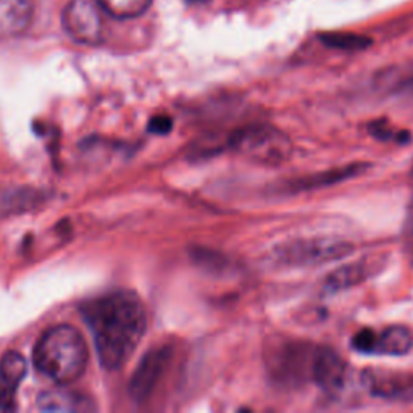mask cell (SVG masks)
Segmentation results:
<instances>
[{"instance_id":"cell-1","label":"cell","mask_w":413,"mask_h":413,"mask_svg":"<svg viewBox=\"0 0 413 413\" xmlns=\"http://www.w3.org/2000/svg\"><path fill=\"white\" fill-rule=\"evenodd\" d=\"M94 336L97 356L107 370H118L143 341L147 313L143 300L131 291L102 295L81 307Z\"/></svg>"},{"instance_id":"cell-2","label":"cell","mask_w":413,"mask_h":413,"mask_svg":"<svg viewBox=\"0 0 413 413\" xmlns=\"http://www.w3.org/2000/svg\"><path fill=\"white\" fill-rule=\"evenodd\" d=\"M89 362V351L81 333L70 324L47 329L34 349V365L57 385L81 378Z\"/></svg>"},{"instance_id":"cell-3","label":"cell","mask_w":413,"mask_h":413,"mask_svg":"<svg viewBox=\"0 0 413 413\" xmlns=\"http://www.w3.org/2000/svg\"><path fill=\"white\" fill-rule=\"evenodd\" d=\"M230 147L249 162L278 167L293 155V143L288 134L271 125L255 123L236 129L230 136Z\"/></svg>"},{"instance_id":"cell-4","label":"cell","mask_w":413,"mask_h":413,"mask_svg":"<svg viewBox=\"0 0 413 413\" xmlns=\"http://www.w3.org/2000/svg\"><path fill=\"white\" fill-rule=\"evenodd\" d=\"M354 252L351 242L339 237H304L288 241L275 249V257L286 266H315L344 259Z\"/></svg>"},{"instance_id":"cell-5","label":"cell","mask_w":413,"mask_h":413,"mask_svg":"<svg viewBox=\"0 0 413 413\" xmlns=\"http://www.w3.org/2000/svg\"><path fill=\"white\" fill-rule=\"evenodd\" d=\"M97 0H70L62 15L63 28L73 41L84 46L104 42V15Z\"/></svg>"},{"instance_id":"cell-6","label":"cell","mask_w":413,"mask_h":413,"mask_svg":"<svg viewBox=\"0 0 413 413\" xmlns=\"http://www.w3.org/2000/svg\"><path fill=\"white\" fill-rule=\"evenodd\" d=\"M172 349L155 347L145 354L129 381V394L136 402L147 401L167 370Z\"/></svg>"},{"instance_id":"cell-7","label":"cell","mask_w":413,"mask_h":413,"mask_svg":"<svg viewBox=\"0 0 413 413\" xmlns=\"http://www.w3.org/2000/svg\"><path fill=\"white\" fill-rule=\"evenodd\" d=\"M362 383L373 396L381 399H413V375L389 370H365Z\"/></svg>"},{"instance_id":"cell-8","label":"cell","mask_w":413,"mask_h":413,"mask_svg":"<svg viewBox=\"0 0 413 413\" xmlns=\"http://www.w3.org/2000/svg\"><path fill=\"white\" fill-rule=\"evenodd\" d=\"M310 375L323 391L338 392L346 383L347 365L342 357L331 349H317L313 352Z\"/></svg>"},{"instance_id":"cell-9","label":"cell","mask_w":413,"mask_h":413,"mask_svg":"<svg viewBox=\"0 0 413 413\" xmlns=\"http://www.w3.org/2000/svg\"><path fill=\"white\" fill-rule=\"evenodd\" d=\"M24 376H26V360L21 354H5L0 360V412L17 409V392Z\"/></svg>"},{"instance_id":"cell-10","label":"cell","mask_w":413,"mask_h":413,"mask_svg":"<svg viewBox=\"0 0 413 413\" xmlns=\"http://www.w3.org/2000/svg\"><path fill=\"white\" fill-rule=\"evenodd\" d=\"M34 18L33 0H0V36L21 34Z\"/></svg>"},{"instance_id":"cell-11","label":"cell","mask_w":413,"mask_h":413,"mask_svg":"<svg viewBox=\"0 0 413 413\" xmlns=\"http://www.w3.org/2000/svg\"><path fill=\"white\" fill-rule=\"evenodd\" d=\"M376 270H380V266L373 260L354 261V264L344 265L336 271H333L327 278L324 286H327L329 293H339V291L349 289L352 288V286L363 283V281L370 278Z\"/></svg>"},{"instance_id":"cell-12","label":"cell","mask_w":413,"mask_h":413,"mask_svg":"<svg viewBox=\"0 0 413 413\" xmlns=\"http://www.w3.org/2000/svg\"><path fill=\"white\" fill-rule=\"evenodd\" d=\"M37 407L44 412H87L92 409L87 397L63 387L41 392L37 397Z\"/></svg>"},{"instance_id":"cell-13","label":"cell","mask_w":413,"mask_h":413,"mask_svg":"<svg viewBox=\"0 0 413 413\" xmlns=\"http://www.w3.org/2000/svg\"><path fill=\"white\" fill-rule=\"evenodd\" d=\"M365 169V165H349V167H342L338 169H329V172H323L318 174H310V176L295 179L293 183L294 191H312V189H320L331 186V184L341 183L344 179L354 178L357 174H360Z\"/></svg>"},{"instance_id":"cell-14","label":"cell","mask_w":413,"mask_h":413,"mask_svg":"<svg viewBox=\"0 0 413 413\" xmlns=\"http://www.w3.org/2000/svg\"><path fill=\"white\" fill-rule=\"evenodd\" d=\"M413 347V334L405 327H389L376 336L375 354L381 356H405Z\"/></svg>"},{"instance_id":"cell-15","label":"cell","mask_w":413,"mask_h":413,"mask_svg":"<svg viewBox=\"0 0 413 413\" xmlns=\"http://www.w3.org/2000/svg\"><path fill=\"white\" fill-rule=\"evenodd\" d=\"M154 0H97L102 12L116 19H134L143 17Z\"/></svg>"},{"instance_id":"cell-16","label":"cell","mask_w":413,"mask_h":413,"mask_svg":"<svg viewBox=\"0 0 413 413\" xmlns=\"http://www.w3.org/2000/svg\"><path fill=\"white\" fill-rule=\"evenodd\" d=\"M39 201L37 192L29 189H8L0 191V217L15 215L18 212H24L34 207Z\"/></svg>"},{"instance_id":"cell-17","label":"cell","mask_w":413,"mask_h":413,"mask_svg":"<svg viewBox=\"0 0 413 413\" xmlns=\"http://www.w3.org/2000/svg\"><path fill=\"white\" fill-rule=\"evenodd\" d=\"M324 46L338 51H363L371 46V39L354 33H327L320 36Z\"/></svg>"},{"instance_id":"cell-18","label":"cell","mask_w":413,"mask_h":413,"mask_svg":"<svg viewBox=\"0 0 413 413\" xmlns=\"http://www.w3.org/2000/svg\"><path fill=\"white\" fill-rule=\"evenodd\" d=\"M378 333L371 328H363L352 339V346L356 351L363 354H375Z\"/></svg>"},{"instance_id":"cell-19","label":"cell","mask_w":413,"mask_h":413,"mask_svg":"<svg viewBox=\"0 0 413 413\" xmlns=\"http://www.w3.org/2000/svg\"><path fill=\"white\" fill-rule=\"evenodd\" d=\"M370 133L375 136L376 139L381 140H387V139H399V140H405L409 138V134L402 133V131H394V128L386 125V121H376L370 126Z\"/></svg>"},{"instance_id":"cell-20","label":"cell","mask_w":413,"mask_h":413,"mask_svg":"<svg viewBox=\"0 0 413 413\" xmlns=\"http://www.w3.org/2000/svg\"><path fill=\"white\" fill-rule=\"evenodd\" d=\"M172 128H173V120L169 118V116H165V115L154 116L149 123V131L155 134H167L172 131Z\"/></svg>"},{"instance_id":"cell-21","label":"cell","mask_w":413,"mask_h":413,"mask_svg":"<svg viewBox=\"0 0 413 413\" xmlns=\"http://www.w3.org/2000/svg\"><path fill=\"white\" fill-rule=\"evenodd\" d=\"M189 2H202V0H189Z\"/></svg>"}]
</instances>
